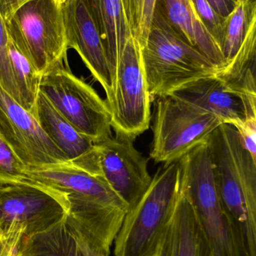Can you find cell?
<instances>
[{
  "label": "cell",
  "mask_w": 256,
  "mask_h": 256,
  "mask_svg": "<svg viewBox=\"0 0 256 256\" xmlns=\"http://www.w3.org/2000/svg\"><path fill=\"white\" fill-rule=\"evenodd\" d=\"M180 194V162L164 164L131 208L114 239V256H154Z\"/></svg>",
  "instance_id": "obj_4"
},
{
  "label": "cell",
  "mask_w": 256,
  "mask_h": 256,
  "mask_svg": "<svg viewBox=\"0 0 256 256\" xmlns=\"http://www.w3.org/2000/svg\"><path fill=\"white\" fill-rule=\"evenodd\" d=\"M0 136L27 168L69 162L31 112L0 86Z\"/></svg>",
  "instance_id": "obj_12"
},
{
  "label": "cell",
  "mask_w": 256,
  "mask_h": 256,
  "mask_svg": "<svg viewBox=\"0 0 256 256\" xmlns=\"http://www.w3.org/2000/svg\"><path fill=\"white\" fill-rule=\"evenodd\" d=\"M140 51L151 102L187 82L220 70L180 37L157 8L148 37Z\"/></svg>",
  "instance_id": "obj_3"
},
{
  "label": "cell",
  "mask_w": 256,
  "mask_h": 256,
  "mask_svg": "<svg viewBox=\"0 0 256 256\" xmlns=\"http://www.w3.org/2000/svg\"><path fill=\"white\" fill-rule=\"evenodd\" d=\"M63 192L25 178L0 184V234L21 231L26 238L46 232L64 220L69 212Z\"/></svg>",
  "instance_id": "obj_8"
},
{
  "label": "cell",
  "mask_w": 256,
  "mask_h": 256,
  "mask_svg": "<svg viewBox=\"0 0 256 256\" xmlns=\"http://www.w3.org/2000/svg\"><path fill=\"white\" fill-rule=\"evenodd\" d=\"M189 1H190V2H191V0H189Z\"/></svg>",
  "instance_id": "obj_32"
},
{
  "label": "cell",
  "mask_w": 256,
  "mask_h": 256,
  "mask_svg": "<svg viewBox=\"0 0 256 256\" xmlns=\"http://www.w3.org/2000/svg\"><path fill=\"white\" fill-rule=\"evenodd\" d=\"M30 0H0V14L5 21Z\"/></svg>",
  "instance_id": "obj_29"
},
{
  "label": "cell",
  "mask_w": 256,
  "mask_h": 256,
  "mask_svg": "<svg viewBox=\"0 0 256 256\" xmlns=\"http://www.w3.org/2000/svg\"><path fill=\"white\" fill-rule=\"evenodd\" d=\"M222 124L213 114L169 94L158 97L150 158L156 164L178 160Z\"/></svg>",
  "instance_id": "obj_9"
},
{
  "label": "cell",
  "mask_w": 256,
  "mask_h": 256,
  "mask_svg": "<svg viewBox=\"0 0 256 256\" xmlns=\"http://www.w3.org/2000/svg\"><path fill=\"white\" fill-rule=\"evenodd\" d=\"M218 14L227 18L237 4L236 0H206Z\"/></svg>",
  "instance_id": "obj_30"
},
{
  "label": "cell",
  "mask_w": 256,
  "mask_h": 256,
  "mask_svg": "<svg viewBox=\"0 0 256 256\" xmlns=\"http://www.w3.org/2000/svg\"><path fill=\"white\" fill-rule=\"evenodd\" d=\"M110 250L65 219L46 232L24 237L16 256H109Z\"/></svg>",
  "instance_id": "obj_15"
},
{
  "label": "cell",
  "mask_w": 256,
  "mask_h": 256,
  "mask_svg": "<svg viewBox=\"0 0 256 256\" xmlns=\"http://www.w3.org/2000/svg\"><path fill=\"white\" fill-rule=\"evenodd\" d=\"M8 51L19 97L18 104L33 114L42 75L15 48L11 40H9Z\"/></svg>",
  "instance_id": "obj_22"
},
{
  "label": "cell",
  "mask_w": 256,
  "mask_h": 256,
  "mask_svg": "<svg viewBox=\"0 0 256 256\" xmlns=\"http://www.w3.org/2000/svg\"><path fill=\"white\" fill-rule=\"evenodd\" d=\"M5 22L11 42L41 74L68 66L63 10L55 0H30Z\"/></svg>",
  "instance_id": "obj_6"
},
{
  "label": "cell",
  "mask_w": 256,
  "mask_h": 256,
  "mask_svg": "<svg viewBox=\"0 0 256 256\" xmlns=\"http://www.w3.org/2000/svg\"><path fill=\"white\" fill-rule=\"evenodd\" d=\"M206 143L221 204L246 255L256 256V160L230 124L219 126Z\"/></svg>",
  "instance_id": "obj_2"
},
{
  "label": "cell",
  "mask_w": 256,
  "mask_h": 256,
  "mask_svg": "<svg viewBox=\"0 0 256 256\" xmlns=\"http://www.w3.org/2000/svg\"><path fill=\"white\" fill-rule=\"evenodd\" d=\"M106 52L109 68L132 37L121 0H85Z\"/></svg>",
  "instance_id": "obj_19"
},
{
  "label": "cell",
  "mask_w": 256,
  "mask_h": 256,
  "mask_svg": "<svg viewBox=\"0 0 256 256\" xmlns=\"http://www.w3.org/2000/svg\"><path fill=\"white\" fill-rule=\"evenodd\" d=\"M55 1L58 6H62L65 2H66V0H55Z\"/></svg>",
  "instance_id": "obj_31"
},
{
  "label": "cell",
  "mask_w": 256,
  "mask_h": 256,
  "mask_svg": "<svg viewBox=\"0 0 256 256\" xmlns=\"http://www.w3.org/2000/svg\"><path fill=\"white\" fill-rule=\"evenodd\" d=\"M26 178L64 194L69 204L66 220L111 249L129 206L103 178L71 162L27 168Z\"/></svg>",
  "instance_id": "obj_1"
},
{
  "label": "cell",
  "mask_w": 256,
  "mask_h": 256,
  "mask_svg": "<svg viewBox=\"0 0 256 256\" xmlns=\"http://www.w3.org/2000/svg\"><path fill=\"white\" fill-rule=\"evenodd\" d=\"M256 21L234 58L216 76L227 88L242 96H256Z\"/></svg>",
  "instance_id": "obj_20"
},
{
  "label": "cell",
  "mask_w": 256,
  "mask_h": 256,
  "mask_svg": "<svg viewBox=\"0 0 256 256\" xmlns=\"http://www.w3.org/2000/svg\"><path fill=\"white\" fill-rule=\"evenodd\" d=\"M68 48L74 49L106 93L111 76L106 52L85 0H66L62 6Z\"/></svg>",
  "instance_id": "obj_14"
},
{
  "label": "cell",
  "mask_w": 256,
  "mask_h": 256,
  "mask_svg": "<svg viewBox=\"0 0 256 256\" xmlns=\"http://www.w3.org/2000/svg\"><path fill=\"white\" fill-rule=\"evenodd\" d=\"M154 256H212L195 210L180 192Z\"/></svg>",
  "instance_id": "obj_16"
},
{
  "label": "cell",
  "mask_w": 256,
  "mask_h": 256,
  "mask_svg": "<svg viewBox=\"0 0 256 256\" xmlns=\"http://www.w3.org/2000/svg\"><path fill=\"white\" fill-rule=\"evenodd\" d=\"M111 92L105 100L116 136L133 141L150 128L151 99L138 42L129 38L110 66Z\"/></svg>",
  "instance_id": "obj_7"
},
{
  "label": "cell",
  "mask_w": 256,
  "mask_h": 256,
  "mask_svg": "<svg viewBox=\"0 0 256 256\" xmlns=\"http://www.w3.org/2000/svg\"><path fill=\"white\" fill-rule=\"evenodd\" d=\"M27 171L25 164L0 136V184L24 180Z\"/></svg>",
  "instance_id": "obj_24"
},
{
  "label": "cell",
  "mask_w": 256,
  "mask_h": 256,
  "mask_svg": "<svg viewBox=\"0 0 256 256\" xmlns=\"http://www.w3.org/2000/svg\"><path fill=\"white\" fill-rule=\"evenodd\" d=\"M24 237L21 231L0 234V256H16Z\"/></svg>",
  "instance_id": "obj_28"
},
{
  "label": "cell",
  "mask_w": 256,
  "mask_h": 256,
  "mask_svg": "<svg viewBox=\"0 0 256 256\" xmlns=\"http://www.w3.org/2000/svg\"><path fill=\"white\" fill-rule=\"evenodd\" d=\"M169 96L210 112L222 122L235 126L256 116V96H242L225 86L216 74L187 82Z\"/></svg>",
  "instance_id": "obj_13"
},
{
  "label": "cell",
  "mask_w": 256,
  "mask_h": 256,
  "mask_svg": "<svg viewBox=\"0 0 256 256\" xmlns=\"http://www.w3.org/2000/svg\"><path fill=\"white\" fill-rule=\"evenodd\" d=\"M158 0H121L132 37L144 46L151 28Z\"/></svg>",
  "instance_id": "obj_23"
},
{
  "label": "cell",
  "mask_w": 256,
  "mask_h": 256,
  "mask_svg": "<svg viewBox=\"0 0 256 256\" xmlns=\"http://www.w3.org/2000/svg\"><path fill=\"white\" fill-rule=\"evenodd\" d=\"M147 162L133 141L111 136L94 143L88 154L72 164L103 178L129 210L151 182Z\"/></svg>",
  "instance_id": "obj_11"
},
{
  "label": "cell",
  "mask_w": 256,
  "mask_h": 256,
  "mask_svg": "<svg viewBox=\"0 0 256 256\" xmlns=\"http://www.w3.org/2000/svg\"><path fill=\"white\" fill-rule=\"evenodd\" d=\"M9 34L6 22L0 14V86L18 103V92L9 57Z\"/></svg>",
  "instance_id": "obj_26"
},
{
  "label": "cell",
  "mask_w": 256,
  "mask_h": 256,
  "mask_svg": "<svg viewBox=\"0 0 256 256\" xmlns=\"http://www.w3.org/2000/svg\"><path fill=\"white\" fill-rule=\"evenodd\" d=\"M180 191L192 204L212 256H248L223 210L206 142L179 160Z\"/></svg>",
  "instance_id": "obj_5"
},
{
  "label": "cell",
  "mask_w": 256,
  "mask_h": 256,
  "mask_svg": "<svg viewBox=\"0 0 256 256\" xmlns=\"http://www.w3.org/2000/svg\"><path fill=\"white\" fill-rule=\"evenodd\" d=\"M191 2L201 24L221 50L225 36L226 18L218 14L206 0H191Z\"/></svg>",
  "instance_id": "obj_25"
},
{
  "label": "cell",
  "mask_w": 256,
  "mask_h": 256,
  "mask_svg": "<svg viewBox=\"0 0 256 256\" xmlns=\"http://www.w3.org/2000/svg\"><path fill=\"white\" fill-rule=\"evenodd\" d=\"M156 8L174 31L204 54L219 70L225 67L221 50L196 14L189 0H158Z\"/></svg>",
  "instance_id": "obj_17"
},
{
  "label": "cell",
  "mask_w": 256,
  "mask_h": 256,
  "mask_svg": "<svg viewBox=\"0 0 256 256\" xmlns=\"http://www.w3.org/2000/svg\"><path fill=\"white\" fill-rule=\"evenodd\" d=\"M33 115L51 141L74 162L88 154L94 142L77 130L39 92Z\"/></svg>",
  "instance_id": "obj_18"
},
{
  "label": "cell",
  "mask_w": 256,
  "mask_h": 256,
  "mask_svg": "<svg viewBox=\"0 0 256 256\" xmlns=\"http://www.w3.org/2000/svg\"><path fill=\"white\" fill-rule=\"evenodd\" d=\"M235 128L243 147L256 160V116L248 117L243 124L235 126Z\"/></svg>",
  "instance_id": "obj_27"
},
{
  "label": "cell",
  "mask_w": 256,
  "mask_h": 256,
  "mask_svg": "<svg viewBox=\"0 0 256 256\" xmlns=\"http://www.w3.org/2000/svg\"><path fill=\"white\" fill-rule=\"evenodd\" d=\"M39 92L77 130L99 142L112 136L106 102L96 90L62 66L42 75Z\"/></svg>",
  "instance_id": "obj_10"
},
{
  "label": "cell",
  "mask_w": 256,
  "mask_h": 256,
  "mask_svg": "<svg viewBox=\"0 0 256 256\" xmlns=\"http://www.w3.org/2000/svg\"><path fill=\"white\" fill-rule=\"evenodd\" d=\"M255 21L256 0L237 2L234 10L226 18L225 36L221 46L226 66L240 49L249 28Z\"/></svg>",
  "instance_id": "obj_21"
}]
</instances>
